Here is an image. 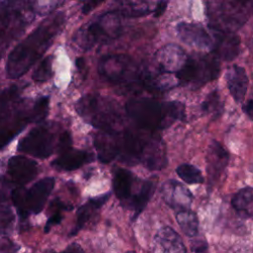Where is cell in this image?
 <instances>
[{
	"mask_svg": "<svg viewBox=\"0 0 253 253\" xmlns=\"http://www.w3.org/2000/svg\"><path fill=\"white\" fill-rule=\"evenodd\" d=\"M133 186V175L125 168H118L113 175V189L116 197L123 205L130 204L131 190Z\"/></svg>",
	"mask_w": 253,
	"mask_h": 253,
	"instance_id": "cell-22",
	"label": "cell"
},
{
	"mask_svg": "<svg viewBox=\"0 0 253 253\" xmlns=\"http://www.w3.org/2000/svg\"><path fill=\"white\" fill-rule=\"evenodd\" d=\"M48 110V98L42 97L32 106L21 103L14 111L0 118V149L9 143L27 125L42 122Z\"/></svg>",
	"mask_w": 253,
	"mask_h": 253,
	"instance_id": "cell-8",
	"label": "cell"
},
{
	"mask_svg": "<svg viewBox=\"0 0 253 253\" xmlns=\"http://www.w3.org/2000/svg\"><path fill=\"white\" fill-rule=\"evenodd\" d=\"M177 222L181 230L189 237H194L199 231V220L196 213L190 210L180 211L176 214Z\"/></svg>",
	"mask_w": 253,
	"mask_h": 253,
	"instance_id": "cell-29",
	"label": "cell"
},
{
	"mask_svg": "<svg viewBox=\"0 0 253 253\" xmlns=\"http://www.w3.org/2000/svg\"><path fill=\"white\" fill-rule=\"evenodd\" d=\"M1 57H2V51H0V59H1Z\"/></svg>",
	"mask_w": 253,
	"mask_h": 253,
	"instance_id": "cell-38",
	"label": "cell"
},
{
	"mask_svg": "<svg viewBox=\"0 0 253 253\" xmlns=\"http://www.w3.org/2000/svg\"><path fill=\"white\" fill-rule=\"evenodd\" d=\"M253 14V1L208 3L210 26L218 33L233 34Z\"/></svg>",
	"mask_w": 253,
	"mask_h": 253,
	"instance_id": "cell-7",
	"label": "cell"
},
{
	"mask_svg": "<svg viewBox=\"0 0 253 253\" xmlns=\"http://www.w3.org/2000/svg\"><path fill=\"white\" fill-rule=\"evenodd\" d=\"M6 184L0 185V234H6L12 231L15 215L11 206L7 201Z\"/></svg>",
	"mask_w": 253,
	"mask_h": 253,
	"instance_id": "cell-26",
	"label": "cell"
},
{
	"mask_svg": "<svg viewBox=\"0 0 253 253\" xmlns=\"http://www.w3.org/2000/svg\"><path fill=\"white\" fill-rule=\"evenodd\" d=\"M176 172L178 176L186 183L194 184H203L205 178L200 169L191 164H181L177 167Z\"/></svg>",
	"mask_w": 253,
	"mask_h": 253,
	"instance_id": "cell-30",
	"label": "cell"
},
{
	"mask_svg": "<svg viewBox=\"0 0 253 253\" xmlns=\"http://www.w3.org/2000/svg\"><path fill=\"white\" fill-rule=\"evenodd\" d=\"M52 59L51 55L44 57L35 69L32 78L37 82L47 81L52 76Z\"/></svg>",
	"mask_w": 253,
	"mask_h": 253,
	"instance_id": "cell-31",
	"label": "cell"
},
{
	"mask_svg": "<svg viewBox=\"0 0 253 253\" xmlns=\"http://www.w3.org/2000/svg\"><path fill=\"white\" fill-rule=\"evenodd\" d=\"M228 153L217 141H212L208 149L207 164L210 180L215 181L219 178L228 163Z\"/></svg>",
	"mask_w": 253,
	"mask_h": 253,
	"instance_id": "cell-19",
	"label": "cell"
},
{
	"mask_svg": "<svg viewBox=\"0 0 253 253\" xmlns=\"http://www.w3.org/2000/svg\"><path fill=\"white\" fill-rule=\"evenodd\" d=\"M20 93L21 88L17 85L0 91V118L8 115L21 104Z\"/></svg>",
	"mask_w": 253,
	"mask_h": 253,
	"instance_id": "cell-28",
	"label": "cell"
},
{
	"mask_svg": "<svg viewBox=\"0 0 253 253\" xmlns=\"http://www.w3.org/2000/svg\"><path fill=\"white\" fill-rule=\"evenodd\" d=\"M154 189H155V185L152 181H144L141 184L137 193L132 196L129 204V206L132 208L134 211L132 220H134L140 214V212L144 210V208L146 207L147 203L149 202L154 192Z\"/></svg>",
	"mask_w": 253,
	"mask_h": 253,
	"instance_id": "cell-27",
	"label": "cell"
},
{
	"mask_svg": "<svg viewBox=\"0 0 253 253\" xmlns=\"http://www.w3.org/2000/svg\"><path fill=\"white\" fill-rule=\"evenodd\" d=\"M44 253H85V252L78 243H71L62 252H54L52 250H47Z\"/></svg>",
	"mask_w": 253,
	"mask_h": 253,
	"instance_id": "cell-34",
	"label": "cell"
},
{
	"mask_svg": "<svg viewBox=\"0 0 253 253\" xmlns=\"http://www.w3.org/2000/svg\"><path fill=\"white\" fill-rule=\"evenodd\" d=\"M157 3L147 1H127L120 2L114 11L124 17H140L151 12L154 13Z\"/></svg>",
	"mask_w": 253,
	"mask_h": 253,
	"instance_id": "cell-24",
	"label": "cell"
},
{
	"mask_svg": "<svg viewBox=\"0 0 253 253\" xmlns=\"http://www.w3.org/2000/svg\"><path fill=\"white\" fill-rule=\"evenodd\" d=\"M218 71L219 65L215 56L200 54L188 57L185 66L176 76L179 82L199 85L214 79Z\"/></svg>",
	"mask_w": 253,
	"mask_h": 253,
	"instance_id": "cell-12",
	"label": "cell"
},
{
	"mask_svg": "<svg viewBox=\"0 0 253 253\" xmlns=\"http://www.w3.org/2000/svg\"><path fill=\"white\" fill-rule=\"evenodd\" d=\"M243 112L251 119H253V99L248 100L243 105Z\"/></svg>",
	"mask_w": 253,
	"mask_h": 253,
	"instance_id": "cell-35",
	"label": "cell"
},
{
	"mask_svg": "<svg viewBox=\"0 0 253 253\" xmlns=\"http://www.w3.org/2000/svg\"><path fill=\"white\" fill-rule=\"evenodd\" d=\"M117 154L126 163H141L150 170H160L167 163L162 139L141 128H126L117 133Z\"/></svg>",
	"mask_w": 253,
	"mask_h": 253,
	"instance_id": "cell-2",
	"label": "cell"
},
{
	"mask_svg": "<svg viewBox=\"0 0 253 253\" xmlns=\"http://www.w3.org/2000/svg\"><path fill=\"white\" fill-rule=\"evenodd\" d=\"M215 33V42L212 47L215 56L226 61L234 59L239 53V38L233 34Z\"/></svg>",
	"mask_w": 253,
	"mask_h": 253,
	"instance_id": "cell-21",
	"label": "cell"
},
{
	"mask_svg": "<svg viewBox=\"0 0 253 253\" xmlns=\"http://www.w3.org/2000/svg\"><path fill=\"white\" fill-rule=\"evenodd\" d=\"M99 73L109 82L132 88L143 86V71L136 62L125 54H110L103 56L98 65Z\"/></svg>",
	"mask_w": 253,
	"mask_h": 253,
	"instance_id": "cell-9",
	"label": "cell"
},
{
	"mask_svg": "<svg viewBox=\"0 0 253 253\" xmlns=\"http://www.w3.org/2000/svg\"><path fill=\"white\" fill-rule=\"evenodd\" d=\"M122 32L121 16L114 10L101 14L82 27L75 35L74 42L84 50L95 45L108 43Z\"/></svg>",
	"mask_w": 253,
	"mask_h": 253,
	"instance_id": "cell-6",
	"label": "cell"
},
{
	"mask_svg": "<svg viewBox=\"0 0 253 253\" xmlns=\"http://www.w3.org/2000/svg\"><path fill=\"white\" fill-rule=\"evenodd\" d=\"M126 113L138 128L148 131L170 126L184 116V106L179 102H159L149 98H135L126 104Z\"/></svg>",
	"mask_w": 253,
	"mask_h": 253,
	"instance_id": "cell-3",
	"label": "cell"
},
{
	"mask_svg": "<svg viewBox=\"0 0 253 253\" xmlns=\"http://www.w3.org/2000/svg\"><path fill=\"white\" fill-rule=\"evenodd\" d=\"M126 253H135V251H133V250H128V251H126Z\"/></svg>",
	"mask_w": 253,
	"mask_h": 253,
	"instance_id": "cell-37",
	"label": "cell"
},
{
	"mask_svg": "<svg viewBox=\"0 0 253 253\" xmlns=\"http://www.w3.org/2000/svg\"><path fill=\"white\" fill-rule=\"evenodd\" d=\"M225 81L233 100L237 104H241L244 101L249 84L245 69L239 65L230 66L225 73Z\"/></svg>",
	"mask_w": 253,
	"mask_h": 253,
	"instance_id": "cell-17",
	"label": "cell"
},
{
	"mask_svg": "<svg viewBox=\"0 0 253 253\" xmlns=\"http://www.w3.org/2000/svg\"><path fill=\"white\" fill-rule=\"evenodd\" d=\"M79 116L101 131H121L124 125L122 108L117 101L101 95H86L75 106Z\"/></svg>",
	"mask_w": 253,
	"mask_h": 253,
	"instance_id": "cell-4",
	"label": "cell"
},
{
	"mask_svg": "<svg viewBox=\"0 0 253 253\" xmlns=\"http://www.w3.org/2000/svg\"><path fill=\"white\" fill-rule=\"evenodd\" d=\"M231 205L242 216L253 218V187H245L235 193Z\"/></svg>",
	"mask_w": 253,
	"mask_h": 253,
	"instance_id": "cell-25",
	"label": "cell"
},
{
	"mask_svg": "<svg viewBox=\"0 0 253 253\" xmlns=\"http://www.w3.org/2000/svg\"><path fill=\"white\" fill-rule=\"evenodd\" d=\"M71 136L68 131L59 132L51 124L32 128L18 144V150L37 158H47L54 152H64L71 148Z\"/></svg>",
	"mask_w": 253,
	"mask_h": 253,
	"instance_id": "cell-5",
	"label": "cell"
},
{
	"mask_svg": "<svg viewBox=\"0 0 253 253\" xmlns=\"http://www.w3.org/2000/svg\"><path fill=\"white\" fill-rule=\"evenodd\" d=\"M110 197V194H105L99 197H95L92 199H89L87 203L82 205L76 212V224L73 228V230L70 233V236H73L77 234L78 231H80L92 218V216L96 213V211L108 201Z\"/></svg>",
	"mask_w": 253,
	"mask_h": 253,
	"instance_id": "cell-23",
	"label": "cell"
},
{
	"mask_svg": "<svg viewBox=\"0 0 253 253\" xmlns=\"http://www.w3.org/2000/svg\"><path fill=\"white\" fill-rule=\"evenodd\" d=\"M20 246L6 237H0V253H17Z\"/></svg>",
	"mask_w": 253,
	"mask_h": 253,
	"instance_id": "cell-33",
	"label": "cell"
},
{
	"mask_svg": "<svg viewBox=\"0 0 253 253\" xmlns=\"http://www.w3.org/2000/svg\"><path fill=\"white\" fill-rule=\"evenodd\" d=\"M39 14L35 2L0 3V44L11 42L20 36Z\"/></svg>",
	"mask_w": 253,
	"mask_h": 253,
	"instance_id": "cell-10",
	"label": "cell"
},
{
	"mask_svg": "<svg viewBox=\"0 0 253 253\" xmlns=\"http://www.w3.org/2000/svg\"><path fill=\"white\" fill-rule=\"evenodd\" d=\"M52 206H54V211L51 213V215L48 217L46 223H45V226H44V232L47 233L50 228L58 223H60L61 219H62V211H66V210H69L71 208H68V206L64 205L62 202L58 201V200H55L52 204Z\"/></svg>",
	"mask_w": 253,
	"mask_h": 253,
	"instance_id": "cell-32",
	"label": "cell"
},
{
	"mask_svg": "<svg viewBox=\"0 0 253 253\" xmlns=\"http://www.w3.org/2000/svg\"><path fill=\"white\" fill-rule=\"evenodd\" d=\"M38 172V163L25 156H13L7 164V174L18 187H23L32 182L37 177Z\"/></svg>",
	"mask_w": 253,
	"mask_h": 253,
	"instance_id": "cell-15",
	"label": "cell"
},
{
	"mask_svg": "<svg viewBox=\"0 0 253 253\" xmlns=\"http://www.w3.org/2000/svg\"><path fill=\"white\" fill-rule=\"evenodd\" d=\"M54 187V178L45 177L35 183L30 189L17 187L11 192V200L22 220L29 217L31 213L38 214Z\"/></svg>",
	"mask_w": 253,
	"mask_h": 253,
	"instance_id": "cell-11",
	"label": "cell"
},
{
	"mask_svg": "<svg viewBox=\"0 0 253 253\" xmlns=\"http://www.w3.org/2000/svg\"><path fill=\"white\" fill-rule=\"evenodd\" d=\"M161 195L165 203L180 211L190 210L193 202V194L182 183L176 180H168L161 187Z\"/></svg>",
	"mask_w": 253,
	"mask_h": 253,
	"instance_id": "cell-16",
	"label": "cell"
},
{
	"mask_svg": "<svg viewBox=\"0 0 253 253\" xmlns=\"http://www.w3.org/2000/svg\"><path fill=\"white\" fill-rule=\"evenodd\" d=\"M93 160V154L86 150L72 149L69 148L64 152L60 153L50 165L56 170L60 171H72L76 170L83 165Z\"/></svg>",
	"mask_w": 253,
	"mask_h": 253,
	"instance_id": "cell-18",
	"label": "cell"
},
{
	"mask_svg": "<svg viewBox=\"0 0 253 253\" xmlns=\"http://www.w3.org/2000/svg\"><path fill=\"white\" fill-rule=\"evenodd\" d=\"M176 34L182 42L191 47L200 50H212L213 36L199 23L181 22L176 26Z\"/></svg>",
	"mask_w": 253,
	"mask_h": 253,
	"instance_id": "cell-14",
	"label": "cell"
},
{
	"mask_svg": "<svg viewBox=\"0 0 253 253\" xmlns=\"http://www.w3.org/2000/svg\"><path fill=\"white\" fill-rule=\"evenodd\" d=\"M65 17L63 13H56L42 22L25 40L10 52L6 71L10 78L23 76L48 49L55 37L63 29Z\"/></svg>",
	"mask_w": 253,
	"mask_h": 253,
	"instance_id": "cell-1",
	"label": "cell"
},
{
	"mask_svg": "<svg viewBox=\"0 0 253 253\" xmlns=\"http://www.w3.org/2000/svg\"><path fill=\"white\" fill-rule=\"evenodd\" d=\"M154 242L161 249V253H187L182 238L169 226H163L157 231Z\"/></svg>",
	"mask_w": 253,
	"mask_h": 253,
	"instance_id": "cell-20",
	"label": "cell"
},
{
	"mask_svg": "<svg viewBox=\"0 0 253 253\" xmlns=\"http://www.w3.org/2000/svg\"><path fill=\"white\" fill-rule=\"evenodd\" d=\"M166 6H167V2H158V3H157V6H156V8H155V11H154V13H153V14L155 15V17L160 16V15L164 12Z\"/></svg>",
	"mask_w": 253,
	"mask_h": 253,
	"instance_id": "cell-36",
	"label": "cell"
},
{
	"mask_svg": "<svg viewBox=\"0 0 253 253\" xmlns=\"http://www.w3.org/2000/svg\"><path fill=\"white\" fill-rule=\"evenodd\" d=\"M188 55L178 44L168 43L159 48L154 55L156 71L165 74L177 75L185 66Z\"/></svg>",
	"mask_w": 253,
	"mask_h": 253,
	"instance_id": "cell-13",
	"label": "cell"
}]
</instances>
